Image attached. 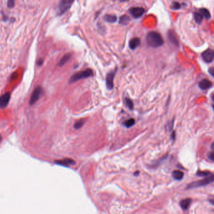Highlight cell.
Returning a JSON list of instances; mask_svg holds the SVG:
<instances>
[{
  "instance_id": "1",
  "label": "cell",
  "mask_w": 214,
  "mask_h": 214,
  "mask_svg": "<svg viewBox=\"0 0 214 214\" xmlns=\"http://www.w3.org/2000/svg\"><path fill=\"white\" fill-rule=\"evenodd\" d=\"M146 42L147 45L153 48L161 47L164 43L162 36L156 32H150L147 34Z\"/></svg>"
},
{
  "instance_id": "2",
  "label": "cell",
  "mask_w": 214,
  "mask_h": 214,
  "mask_svg": "<svg viewBox=\"0 0 214 214\" xmlns=\"http://www.w3.org/2000/svg\"><path fill=\"white\" fill-rule=\"evenodd\" d=\"M93 75H94V72L91 69H88L86 70H84V71L79 72L77 73H75V74H73L71 77V79H70L69 82L70 83L75 82H77V81H78L79 80L83 79H86V78H88V77L93 76Z\"/></svg>"
},
{
  "instance_id": "3",
  "label": "cell",
  "mask_w": 214,
  "mask_h": 214,
  "mask_svg": "<svg viewBox=\"0 0 214 214\" xmlns=\"http://www.w3.org/2000/svg\"><path fill=\"white\" fill-rule=\"evenodd\" d=\"M213 182V176L212 175L210 176L207 177L205 179H203L202 180H198L194 182L193 183H190L189 186L187 187V189H194V188H198L200 187H204L205 185H207Z\"/></svg>"
},
{
  "instance_id": "4",
  "label": "cell",
  "mask_w": 214,
  "mask_h": 214,
  "mask_svg": "<svg viewBox=\"0 0 214 214\" xmlns=\"http://www.w3.org/2000/svg\"><path fill=\"white\" fill-rule=\"evenodd\" d=\"M73 1H71V0H62V1H60L58 5L59 15H61V14H64L67 10H69L73 4Z\"/></svg>"
},
{
  "instance_id": "5",
  "label": "cell",
  "mask_w": 214,
  "mask_h": 214,
  "mask_svg": "<svg viewBox=\"0 0 214 214\" xmlns=\"http://www.w3.org/2000/svg\"><path fill=\"white\" fill-rule=\"evenodd\" d=\"M117 72V69L113 70L112 71L109 72L106 76V82L107 88L109 90H112L114 87V78L115 77L116 73Z\"/></svg>"
},
{
  "instance_id": "6",
  "label": "cell",
  "mask_w": 214,
  "mask_h": 214,
  "mask_svg": "<svg viewBox=\"0 0 214 214\" xmlns=\"http://www.w3.org/2000/svg\"><path fill=\"white\" fill-rule=\"evenodd\" d=\"M42 93V89L40 86H38L37 87H36L35 88L34 91L33 92V93L32 94L30 100H29V105L33 106L34 104H35L36 102H37V101L40 97V95H41Z\"/></svg>"
},
{
  "instance_id": "7",
  "label": "cell",
  "mask_w": 214,
  "mask_h": 214,
  "mask_svg": "<svg viewBox=\"0 0 214 214\" xmlns=\"http://www.w3.org/2000/svg\"><path fill=\"white\" fill-rule=\"evenodd\" d=\"M214 52L212 49H207L202 53V59L206 63H211L213 60Z\"/></svg>"
},
{
  "instance_id": "8",
  "label": "cell",
  "mask_w": 214,
  "mask_h": 214,
  "mask_svg": "<svg viewBox=\"0 0 214 214\" xmlns=\"http://www.w3.org/2000/svg\"><path fill=\"white\" fill-rule=\"evenodd\" d=\"M129 12L134 18H139L145 13V9L142 7H132L129 10Z\"/></svg>"
},
{
  "instance_id": "9",
  "label": "cell",
  "mask_w": 214,
  "mask_h": 214,
  "mask_svg": "<svg viewBox=\"0 0 214 214\" xmlns=\"http://www.w3.org/2000/svg\"><path fill=\"white\" fill-rule=\"evenodd\" d=\"M11 94L10 93H6L0 96V108L3 109L8 106L10 100Z\"/></svg>"
},
{
  "instance_id": "10",
  "label": "cell",
  "mask_w": 214,
  "mask_h": 214,
  "mask_svg": "<svg viewBox=\"0 0 214 214\" xmlns=\"http://www.w3.org/2000/svg\"><path fill=\"white\" fill-rule=\"evenodd\" d=\"M168 38L169 40V42H170L173 45L178 47L179 43L174 32L172 30H169L168 32Z\"/></svg>"
},
{
  "instance_id": "11",
  "label": "cell",
  "mask_w": 214,
  "mask_h": 214,
  "mask_svg": "<svg viewBox=\"0 0 214 214\" xmlns=\"http://www.w3.org/2000/svg\"><path fill=\"white\" fill-rule=\"evenodd\" d=\"M198 86L202 90H206L211 88L212 86V83L208 79H202L200 82L198 83Z\"/></svg>"
},
{
  "instance_id": "12",
  "label": "cell",
  "mask_w": 214,
  "mask_h": 214,
  "mask_svg": "<svg viewBox=\"0 0 214 214\" xmlns=\"http://www.w3.org/2000/svg\"><path fill=\"white\" fill-rule=\"evenodd\" d=\"M140 43H141V40H140V39L139 38L135 37L131 39L130 42H129V47H130L131 50H134L137 49V48L140 45Z\"/></svg>"
},
{
  "instance_id": "13",
  "label": "cell",
  "mask_w": 214,
  "mask_h": 214,
  "mask_svg": "<svg viewBox=\"0 0 214 214\" xmlns=\"http://www.w3.org/2000/svg\"><path fill=\"white\" fill-rule=\"evenodd\" d=\"M191 199L190 198H186L184 199V200H182L180 202V205L181 206V207L182 208L183 210H187L189 209V206L191 205Z\"/></svg>"
},
{
  "instance_id": "14",
  "label": "cell",
  "mask_w": 214,
  "mask_h": 214,
  "mask_svg": "<svg viewBox=\"0 0 214 214\" xmlns=\"http://www.w3.org/2000/svg\"><path fill=\"white\" fill-rule=\"evenodd\" d=\"M184 174L182 171L179 170H175L172 172L173 178L176 180H181L183 178Z\"/></svg>"
},
{
  "instance_id": "15",
  "label": "cell",
  "mask_w": 214,
  "mask_h": 214,
  "mask_svg": "<svg viewBox=\"0 0 214 214\" xmlns=\"http://www.w3.org/2000/svg\"><path fill=\"white\" fill-rule=\"evenodd\" d=\"M198 13L201 14L203 18H205L206 20H209L211 17L210 12L206 8H200L199 10Z\"/></svg>"
},
{
  "instance_id": "16",
  "label": "cell",
  "mask_w": 214,
  "mask_h": 214,
  "mask_svg": "<svg viewBox=\"0 0 214 214\" xmlns=\"http://www.w3.org/2000/svg\"><path fill=\"white\" fill-rule=\"evenodd\" d=\"M104 20L108 23H115L117 20V18L114 14H106L104 16Z\"/></svg>"
},
{
  "instance_id": "17",
  "label": "cell",
  "mask_w": 214,
  "mask_h": 214,
  "mask_svg": "<svg viewBox=\"0 0 214 214\" xmlns=\"http://www.w3.org/2000/svg\"><path fill=\"white\" fill-rule=\"evenodd\" d=\"M124 102L125 105H126L130 110L133 109L134 104H133V102H132V101H131V99H130L129 97H124Z\"/></svg>"
},
{
  "instance_id": "18",
  "label": "cell",
  "mask_w": 214,
  "mask_h": 214,
  "mask_svg": "<svg viewBox=\"0 0 214 214\" xmlns=\"http://www.w3.org/2000/svg\"><path fill=\"white\" fill-rule=\"evenodd\" d=\"M71 56H72V55H71V54H68L65 55L64 56L61 58V60H60V62H59V64H58L59 66L64 65L66 63V62H67L69 60V59L71 58Z\"/></svg>"
},
{
  "instance_id": "19",
  "label": "cell",
  "mask_w": 214,
  "mask_h": 214,
  "mask_svg": "<svg viewBox=\"0 0 214 214\" xmlns=\"http://www.w3.org/2000/svg\"><path fill=\"white\" fill-rule=\"evenodd\" d=\"M130 17L126 15V14L121 16L119 18V23L124 25H127L129 22H130Z\"/></svg>"
},
{
  "instance_id": "20",
  "label": "cell",
  "mask_w": 214,
  "mask_h": 214,
  "mask_svg": "<svg viewBox=\"0 0 214 214\" xmlns=\"http://www.w3.org/2000/svg\"><path fill=\"white\" fill-rule=\"evenodd\" d=\"M135 124V120L133 118H131L130 119L126 120L125 122H124L123 125L124 126L127 128H130L132 127V126H134V124Z\"/></svg>"
},
{
  "instance_id": "21",
  "label": "cell",
  "mask_w": 214,
  "mask_h": 214,
  "mask_svg": "<svg viewBox=\"0 0 214 214\" xmlns=\"http://www.w3.org/2000/svg\"><path fill=\"white\" fill-rule=\"evenodd\" d=\"M193 17L195 21H196V23L199 25L202 23L203 21V18H204L198 12H195L193 13Z\"/></svg>"
},
{
  "instance_id": "22",
  "label": "cell",
  "mask_w": 214,
  "mask_h": 214,
  "mask_svg": "<svg viewBox=\"0 0 214 214\" xmlns=\"http://www.w3.org/2000/svg\"><path fill=\"white\" fill-rule=\"evenodd\" d=\"M84 122L85 121L83 119H81V120L77 121V122H75V123L74 124V125H73V127H74L75 130H79V129H80V128L82 127V126L84 124Z\"/></svg>"
},
{
  "instance_id": "23",
  "label": "cell",
  "mask_w": 214,
  "mask_h": 214,
  "mask_svg": "<svg viewBox=\"0 0 214 214\" xmlns=\"http://www.w3.org/2000/svg\"><path fill=\"white\" fill-rule=\"evenodd\" d=\"M181 8V5L178 2H173L172 3L171 6V8L172 10H179Z\"/></svg>"
},
{
  "instance_id": "24",
  "label": "cell",
  "mask_w": 214,
  "mask_h": 214,
  "mask_svg": "<svg viewBox=\"0 0 214 214\" xmlns=\"http://www.w3.org/2000/svg\"><path fill=\"white\" fill-rule=\"evenodd\" d=\"M197 175L200 176H205L210 175V172H206V171H198L197 173Z\"/></svg>"
},
{
  "instance_id": "25",
  "label": "cell",
  "mask_w": 214,
  "mask_h": 214,
  "mask_svg": "<svg viewBox=\"0 0 214 214\" xmlns=\"http://www.w3.org/2000/svg\"><path fill=\"white\" fill-rule=\"evenodd\" d=\"M14 3H15V2H14V1H8V8H13V7H14Z\"/></svg>"
},
{
  "instance_id": "26",
  "label": "cell",
  "mask_w": 214,
  "mask_h": 214,
  "mask_svg": "<svg viewBox=\"0 0 214 214\" xmlns=\"http://www.w3.org/2000/svg\"><path fill=\"white\" fill-rule=\"evenodd\" d=\"M208 157H209V159H210V160H212V161H213V152L210 153L209 154V155L208 156Z\"/></svg>"
},
{
  "instance_id": "27",
  "label": "cell",
  "mask_w": 214,
  "mask_h": 214,
  "mask_svg": "<svg viewBox=\"0 0 214 214\" xmlns=\"http://www.w3.org/2000/svg\"><path fill=\"white\" fill-rule=\"evenodd\" d=\"M213 72H214V71H213V67H211L210 69H209V72L210 73V75H211L212 76H213V75H214Z\"/></svg>"
},
{
  "instance_id": "28",
  "label": "cell",
  "mask_w": 214,
  "mask_h": 214,
  "mask_svg": "<svg viewBox=\"0 0 214 214\" xmlns=\"http://www.w3.org/2000/svg\"><path fill=\"white\" fill-rule=\"evenodd\" d=\"M39 62H38V64L39 65H41L42 64V63H43V60H39Z\"/></svg>"
},
{
  "instance_id": "29",
  "label": "cell",
  "mask_w": 214,
  "mask_h": 214,
  "mask_svg": "<svg viewBox=\"0 0 214 214\" xmlns=\"http://www.w3.org/2000/svg\"><path fill=\"white\" fill-rule=\"evenodd\" d=\"M1 135H0V142H1Z\"/></svg>"
}]
</instances>
